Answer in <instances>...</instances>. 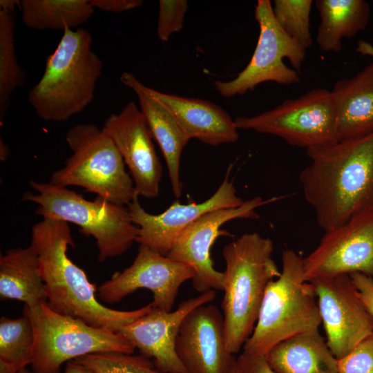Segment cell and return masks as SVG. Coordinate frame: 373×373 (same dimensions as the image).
<instances>
[{"label": "cell", "instance_id": "obj_1", "mask_svg": "<svg viewBox=\"0 0 373 373\" xmlns=\"http://www.w3.org/2000/svg\"><path fill=\"white\" fill-rule=\"evenodd\" d=\"M300 173L305 200L325 231L373 208V132L309 149Z\"/></svg>", "mask_w": 373, "mask_h": 373}, {"label": "cell", "instance_id": "obj_2", "mask_svg": "<svg viewBox=\"0 0 373 373\" xmlns=\"http://www.w3.org/2000/svg\"><path fill=\"white\" fill-rule=\"evenodd\" d=\"M30 245L38 258L47 304L54 312L118 332L152 309L151 303L130 311L113 309L97 300L95 285L67 255L69 247H75L68 222L43 218L32 227Z\"/></svg>", "mask_w": 373, "mask_h": 373}, {"label": "cell", "instance_id": "obj_3", "mask_svg": "<svg viewBox=\"0 0 373 373\" xmlns=\"http://www.w3.org/2000/svg\"><path fill=\"white\" fill-rule=\"evenodd\" d=\"M102 69L90 32L66 28L46 59L42 76L29 91V103L43 120L66 122L91 103Z\"/></svg>", "mask_w": 373, "mask_h": 373}, {"label": "cell", "instance_id": "obj_4", "mask_svg": "<svg viewBox=\"0 0 373 373\" xmlns=\"http://www.w3.org/2000/svg\"><path fill=\"white\" fill-rule=\"evenodd\" d=\"M273 242L257 232L247 233L226 245L222 309L228 350L239 352L257 321L268 284L280 271L272 258Z\"/></svg>", "mask_w": 373, "mask_h": 373}, {"label": "cell", "instance_id": "obj_5", "mask_svg": "<svg viewBox=\"0 0 373 373\" xmlns=\"http://www.w3.org/2000/svg\"><path fill=\"white\" fill-rule=\"evenodd\" d=\"M303 258L291 249L282 254V270L266 289L256 323L243 352L265 356L278 343L318 329L321 319L316 296L305 278Z\"/></svg>", "mask_w": 373, "mask_h": 373}, {"label": "cell", "instance_id": "obj_6", "mask_svg": "<svg viewBox=\"0 0 373 373\" xmlns=\"http://www.w3.org/2000/svg\"><path fill=\"white\" fill-rule=\"evenodd\" d=\"M30 185L37 194L27 193L23 199L39 205L36 213L43 218L73 223L82 233L93 237L100 262L124 254L135 242L138 227L127 207L99 197L88 200L66 186L50 182L30 181Z\"/></svg>", "mask_w": 373, "mask_h": 373}, {"label": "cell", "instance_id": "obj_7", "mask_svg": "<svg viewBox=\"0 0 373 373\" xmlns=\"http://www.w3.org/2000/svg\"><path fill=\"white\" fill-rule=\"evenodd\" d=\"M72 154L50 183L77 186L111 203L127 206L137 195L116 146L94 124H77L66 133Z\"/></svg>", "mask_w": 373, "mask_h": 373}, {"label": "cell", "instance_id": "obj_8", "mask_svg": "<svg viewBox=\"0 0 373 373\" xmlns=\"http://www.w3.org/2000/svg\"><path fill=\"white\" fill-rule=\"evenodd\" d=\"M23 314L32 325L35 336L32 370L59 373L65 362L98 352L132 354L135 347L119 332L96 327L52 310L47 302L28 307Z\"/></svg>", "mask_w": 373, "mask_h": 373}, {"label": "cell", "instance_id": "obj_9", "mask_svg": "<svg viewBox=\"0 0 373 373\" xmlns=\"http://www.w3.org/2000/svg\"><path fill=\"white\" fill-rule=\"evenodd\" d=\"M234 122L238 129L274 135L306 150L338 141L334 99L325 88L310 90L270 111L238 117Z\"/></svg>", "mask_w": 373, "mask_h": 373}, {"label": "cell", "instance_id": "obj_10", "mask_svg": "<svg viewBox=\"0 0 373 373\" xmlns=\"http://www.w3.org/2000/svg\"><path fill=\"white\" fill-rule=\"evenodd\" d=\"M255 19L260 34L249 63L234 79L214 82L224 97L244 95L265 82L287 86L300 81L298 72L305 60L306 49L280 27L270 1H257Z\"/></svg>", "mask_w": 373, "mask_h": 373}, {"label": "cell", "instance_id": "obj_11", "mask_svg": "<svg viewBox=\"0 0 373 373\" xmlns=\"http://www.w3.org/2000/svg\"><path fill=\"white\" fill-rule=\"evenodd\" d=\"M303 266L308 282L355 273L373 277V208L325 231Z\"/></svg>", "mask_w": 373, "mask_h": 373}, {"label": "cell", "instance_id": "obj_12", "mask_svg": "<svg viewBox=\"0 0 373 373\" xmlns=\"http://www.w3.org/2000/svg\"><path fill=\"white\" fill-rule=\"evenodd\" d=\"M278 199L276 197L263 200L258 196L245 201L238 207L207 213L181 232L166 256L193 269V285L201 294L211 289L223 290V272L214 268L210 256L216 239L222 234L220 227L235 219H258L257 208Z\"/></svg>", "mask_w": 373, "mask_h": 373}, {"label": "cell", "instance_id": "obj_13", "mask_svg": "<svg viewBox=\"0 0 373 373\" xmlns=\"http://www.w3.org/2000/svg\"><path fill=\"white\" fill-rule=\"evenodd\" d=\"M195 276L193 269L140 245L133 263L102 283L97 295L106 303L120 301L139 289L153 293L152 307L171 312L180 287Z\"/></svg>", "mask_w": 373, "mask_h": 373}, {"label": "cell", "instance_id": "obj_14", "mask_svg": "<svg viewBox=\"0 0 373 373\" xmlns=\"http://www.w3.org/2000/svg\"><path fill=\"white\" fill-rule=\"evenodd\" d=\"M312 284L327 344L338 359L373 332L369 312L350 275L316 280Z\"/></svg>", "mask_w": 373, "mask_h": 373}, {"label": "cell", "instance_id": "obj_15", "mask_svg": "<svg viewBox=\"0 0 373 373\" xmlns=\"http://www.w3.org/2000/svg\"><path fill=\"white\" fill-rule=\"evenodd\" d=\"M230 171L228 169L224 180L209 199L186 204L174 201L157 215L146 212L136 195L126 206L133 222L138 227L135 242L166 256L181 232L199 218L212 211L242 205L245 201L229 180Z\"/></svg>", "mask_w": 373, "mask_h": 373}, {"label": "cell", "instance_id": "obj_16", "mask_svg": "<svg viewBox=\"0 0 373 373\" xmlns=\"http://www.w3.org/2000/svg\"><path fill=\"white\" fill-rule=\"evenodd\" d=\"M102 130L128 166L136 193L148 198L158 197L162 164L140 107L133 102L128 103L119 113L108 117Z\"/></svg>", "mask_w": 373, "mask_h": 373}, {"label": "cell", "instance_id": "obj_17", "mask_svg": "<svg viewBox=\"0 0 373 373\" xmlns=\"http://www.w3.org/2000/svg\"><path fill=\"white\" fill-rule=\"evenodd\" d=\"M175 352L188 373H229L237 360L226 345L223 314L212 304L198 306L185 316Z\"/></svg>", "mask_w": 373, "mask_h": 373}, {"label": "cell", "instance_id": "obj_18", "mask_svg": "<svg viewBox=\"0 0 373 373\" xmlns=\"http://www.w3.org/2000/svg\"><path fill=\"white\" fill-rule=\"evenodd\" d=\"M213 289L182 302L171 312L152 309L122 327L119 333L140 354L153 358L155 367L163 373H188L175 352V341L185 316L198 306L216 298Z\"/></svg>", "mask_w": 373, "mask_h": 373}, {"label": "cell", "instance_id": "obj_19", "mask_svg": "<svg viewBox=\"0 0 373 373\" xmlns=\"http://www.w3.org/2000/svg\"><path fill=\"white\" fill-rule=\"evenodd\" d=\"M146 88L169 110L190 139L212 146L238 140L234 119L217 104L199 98L162 93L148 86Z\"/></svg>", "mask_w": 373, "mask_h": 373}, {"label": "cell", "instance_id": "obj_20", "mask_svg": "<svg viewBox=\"0 0 373 373\" xmlns=\"http://www.w3.org/2000/svg\"><path fill=\"white\" fill-rule=\"evenodd\" d=\"M119 79L137 95L140 108L152 137L158 144L164 157L173 195L177 198H180L183 187L180 175V158L190 137L169 110L151 96L146 90V86L135 75L124 72Z\"/></svg>", "mask_w": 373, "mask_h": 373}, {"label": "cell", "instance_id": "obj_21", "mask_svg": "<svg viewBox=\"0 0 373 373\" xmlns=\"http://www.w3.org/2000/svg\"><path fill=\"white\" fill-rule=\"evenodd\" d=\"M331 92L338 141L373 132V61L353 77L336 82Z\"/></svg>", "mask_w": 373, "mask_h": 373}, {"label": "cell", "instance_id": "obj_22", "mask_svg": "<svg viewBox=\"0 0 373 373\" xmlns=\"http://www.w3.org/2000/svg\"><path fill=\"white\" fill-rule=\"evenodd\" d=\"M265 356L276 373H338V360L318 329L278 343Z\"/></svg>", "mask_w": 373, "mask_h": 373}, {"label": "cell", "instance_id": "obj_23", "mask_svg": "<svg viewBox=\"0 0 373 373\" xmlns=\"http://www.w3.org/2000/svg\"><path fill=\"white\" fill-rule=\"evenodd\" d=\"M0 297L22 301L28 307L47 302L38 258L30 245L1 255Z\"/></svg>", "mask_w": 373, "mask_h": 373}, {"label": "cell", "instance_id": "obj_24", "mask_svg": "<svg viewBox=\"0 0 373 373\" xmlns=\"http://www.w3.org/2000/svg\"><path fill=\"white\" fill-rule=\"evenodd\" d=\"M321 17L316 43L325 52H338L342 39L354 37L368 24L370 7L364 0H316Z\"/></svg>", "mask_w": 373, "mask_h": 373}, {"label": "cell", "instance_id": "obj_25", "mask_svg": "<svg viewBox=\"0 0 373 373\" xmlns=\"http://www.w3.org/2000/svg\"><path fill=\"white\" fill-rule=\"evenodd\" d=\"M22 21L27 27L44 30L73 29L94 13L90 0H21Z\"/></svg>", "mask_w": 373, "mask_h": 373}, {"label": "cell", "instance_id": "obj_26", "mask_svg": "<svg viewBox=\"0 0 373 373\" xmlns=\"http://www.w3.org/2000/svg\"><path fill=\"white\" fill-rule=\"evenodd\" d=\"M35 336L29 318H0V373H17L31 365Z\"/></svg>", "mask_w": 373, "mask_h": 373}, {"label": "cell", "instance_id": "obj_27", "mask_svg": "<svg viewBox=\"0 0 373 373\" xmlns=\"http://www.w3.org/2000/svg\"><path fill=\"white\" fill-rule=\"evenodd\" d=\"M15 10L0 8V121L2 123L12 94L23 85L25 75L20 67L15 46Z\"/></svg>", "mask_w": 373, "mask_h": 373}, {"label": "cell", "instance_id": "obj_28", "mask_svg": "<svg viewBox=\"0 0 373 373\" xmlns=\"http://www.w3.org/2000/svg\"><path fill=\"white\" fill-rule=\"evenodd\" d=\"M312 3V0H275L272 6L282 30L305 49L313 43L309 28Z\"/></svg>", "mask_w": 373, "mask_h": 373}, {"label": "cell", "instance_id": "obj_29", "mask_svg": "<svg viewBox=\"0 0 373 373\" xmlns=\"http://www.w3.org/2000/svg\"><path fill=\"white\" fill-rule=\"evenodd\" d=\"M74 360L97 373H163L155 367L150 358L142 354L134 356L105 352L87 354Z\"/></svg>", "mask_w": 373, "mask_h": 373}, {"label": "cell", "instance_id": "obj_30", "mask_svg": "<svg viewBox=\"0 0 373 373\" xmlns=\"http://www.w3.org/2000/svg\"><path fill=\"white\" fill-rule=\"evenodd\" d=\"M188 10L186 0H160L157 36L166 42L170 36L180 32L183 27Z\"/></svg>", "mask_w": 373, "mask_h": 373}, {"label": "cell", "instance_id": "obj_31", "mask_svg": "<svg viewBox=\"0 0 373 373\" xmlns=\"http://www.w3.org/2000/svg\"><path fill=\"white\" fill-rule=\"evenodd\" d=\"M338 373H373V332L338 359Z\"/></svg>", "mask_w": 373, "mask_h": 373}, {"label": "cell", "instance_id": "obj_32", "mask_svg": "<svg viewBox=\"0 0 373 373\" xmlns=\"http://www.w3.org/2000/svg\"><path fill=\"white\" fill-rule=\"evenodd\" d=\"M240 373H276L265 356L252 355L245 352L237 358Z\"/></svg>", "mask_w": 373, "mask_h": 373}, {"label": "cell", "instance_id": "obj_33", "mask_svg": "<svg viewBox=\"0 0 373 373\" xmlns=\"http://www.w3.org/2000/svg\"><path fill=\"white\" fill-rule=\"evenodd\" d=\"M350 276L362 301L373 316V277L360 273Z\"/></svg>", "mask_w": 373, "mask_h": 373}, {"label": "cell", "instance_id": "obj_34", "mask_svg": "<svg viewBox=\"0 0 373 373\" xmlns=\"http://www.w3.org/2000/svg\"><path fill=\"white\" fill-rule=\"evenodd\" d=\"M94 9L110 12H122L140 7L143 1L141 0H90Z\"/></svg>", "mask_w": 373, "mask_h": 373}, {"label": "cell", "instance_id": "obj_35", "mask_svg": "<svg viewBox=\"0 0 373 373\" xmlns=\"http://www.w3.org/2000/svg\"><path fill=\"white\" fill-rule=\"evenodd\" d=\"M64 373H97L93 370L85 366L75 360L67 363Z\"/></svg>", "mask_w": 373, "mask_h": 373}, {"label": "cell", "instance_id": "obj_36", "mask_svg": "<svg viewBox=\"0 0 373 373\" xmlns=\"http://www.w3.org/2000/svg\"><path fill=\"white\" fill-rule=\"evenodd\" d=\"M356 50L363 55L370 56L373 58V46L367 41L358 40Z\"/></svg>", "mask_w": 373, "mask_h": 373}, {"label": "cell", "instance_id": "obj_37", "mask_svg": "<svg viewBox=\"0 0 373 373\" xmlns=\"http://www.w3.org/2000/svg\"><path fill=\"white\" fill-rule=\"evenodd\" d=\"M10 153L8 146L4 143L1 137L0 140V158L1 161H4L7 159Z\"/></svg>", "mask_w": 373, "mask_h": 373}, {"label": "cell", "instance_id": "obj_38", "mask_svg": "<svg viewBox=\"0 0 373 373\" xmlns=\"http://www.w3.org/2000/svg\"><path fill=\"white\" fill-rule=\"evenodd\" d=\"M229 373H240L237 360L235 364L233 365V366L232 367Z\"/></svg>", "mask_w": 373, "mask_h": 373}, {"label": "cell", "instance_id": "obj_39", "mask_svg": "<svg viewBox=\"0 0 373 373\" xmlns=\"http://www.w3.org/2000/svg\"><path fill=\"white\" fill-rule=\"evenodd\" d=\"M17 373H35L33 370H29L26 367L20 370Z\"/></svg>", "mask_w": 373, "mask_h": 373}]
</instances>
